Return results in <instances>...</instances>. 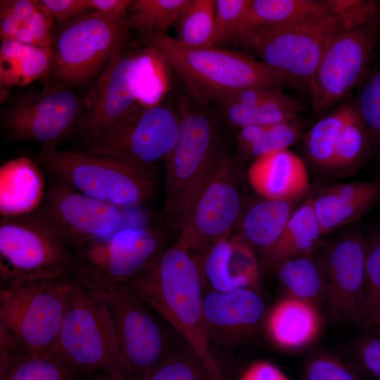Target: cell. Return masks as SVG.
<instances>
[{"label": "cell", "instance_id": "obj_1", "mask_svg": "<svg viewBox=\"0 0 380 380\" xmlns=\"http://www.w3.org/2000/svg\"><path fill=\"white\" fill-rule=\"evenodd\" d=\"M127 284L175 328L213 372L223 377L210 350L203 314L204 282L195 255L175 243Z\"/></svg>", "mask_w": 380, "mask_h": 380}, {"label": "cell", "instance_id": "obj_2", "mask_svg": "<svg viewBox=\"0 0 380 380\" xmlns=\"http://www.w3.org/2000/svg\"><path fill=\"white\" fill-rule=\"evenodd\" d=\"M142 37L145 45L180 75L186 91L205 104H222L248 88L296 85L283 72L245 52L215 46H186L167 34Z\"/></svg>", "mask_w": 380, "mask_h": 380}, {"label": "cell", "instance_id": "obj_3", "mask_svg": "<svg viewBox=\"0 0 380 380\" xmlns=\"http://www.w3.org/2000/svg\"><path fill=\"white\" fill-rule=\"evenodd\" d=\"M161 62L151 47L138 51L118 47L85 97L77 132L89 141L140 108L160 102L163 88L158 70Z\"/></svg>", "mask_w": 380, "mask_h": 380}, {"label": "cell", "instance_id": "obj_4", "mask_svg": "<svg viewBox=\"0 0 380 380\" xmlns=\"http://www.w3.org/2000/svg\"><path fill=\"white\" fill-rule=\"evenodd\" d=\"M72 274L1 286L0 346L8 351H56Z\"/></svg>", "mask_w": 380, "mask_h": 380}, {"label": "cell", "instance_id": "obj_5", "mask_svg": "<svg viewBox=\"0 0 380 380\" xmlns=\"http://www.w3.org/2000/svg\"><path fill=\"white\" fill-rule=\"evenodd\" d=\"M56 351L82 376L102 374L127 379L102 290L84 284L73 274Z\"/></svg>", "mask_w": 380, "mask_h": 380}, {"label": "cell", "instance_id": "obj_6", "mask_svg": "<svg viewBox=\"0 0 380 380\" xmlns=\"http://www.w3.org/2000/svg\"><path fill=\"white\" fill-rule=\"evenodd\" d=\"M179 134L163 162L165 171V214L179 231L185 213L221 146L220 127L208 104L186 91L176 96Z\"/></svg>", "mask_w": 380, "mask_h": 380}, {"label": "cell", "instance_id": "obj_7", "mask_svg": "<svg viewBox=\"0 0 380 380\" xmlns=\"http://www.w3.org/2000/svg\"><path fill=\"white\" fill-rule=\"evenodd\" d=\"M34 158L52 178L121 209L141 204L155 189L156 174L113 157L56 150Z\"/></svg>", "mask_w": 380, "mask_h": 380}, {"label": "cell", "instance_id": "obj_8", "mask_svg": "<svg viewBox=\"0 0 380 380\" xmlns=\"http://www.w3.org/2000/svg\"><path fill=\"white\" fill-rule=\"evenodd\" d=\"M130 30L127 14L92 11L65 23L53 36L51 68L44 86L72 88L86 83L122 46Z\"/></svg>", "mask_w": 380, "mask_h": 380}, {"label": "cell", "instance_id": "obj_9", "mask_svg": "<svg viewBox=\"0 0 380 380\" xmlns=\"http://www.w3.org/2000/svg\"><path fill=\"white\" fill-rule=\"evenodd\" d=\"M85 108V97L71 87L46 85L11 96L1 108V127L10 141H35L41 151L57 150L77 131Z\"/></svg>", "mask_w": 380, "mask_h": 380}, {"label": "cell", "instance_id": "obj_10", "mask_svg": "<svg viewBox=\"0 0 380 380\" xmlns=\"http://www.w3.org/2000/svg\"><path fill=\"white\" fill-rule=\"evenodd\" d=\"M243 208L234 160L221 144L185 213L175 243L191 253L203 252L231 236Z\"/></svg>", "mask_w": 380, "mask_h": 380}, {"label": "cell", "instance_id": "obj_11", "mask_svg": "<svg viewBox=\"0 0 380 380\" xmlns=\"http://www.w3.org/2000/svg\"><path fill=\"white\" fill-rule=\"evenodd\" d=\"M333 14L314 16L274 29L241 34L245 53L289 77L309 84L328 44L341 27Z\"/></svg>", "mask_w": 380, "mask_h": 380}, {"label": "cell", "instance_id": "obj_12", "mask_svg": "<svg viewBox=\"0 0 380 380\" xmlns=\"http://www.w3.org/2000/svg\"><path fill=\"white\" fill-rule=\"evenodd\" d=\"M179 120L175 106L160 101L143 107L89 141L86 153L117 158L156 174L175 148Z\"/></svg>", "mask_w": 380, "mask_h": 380}, {"label": "cell", "instance_id": "obj_13", "mask_svg": "<svg viewBox=\"0 0 380 380\" xmlns=\"http://www.w3.org/2000/svg\"><path fill=\"white\" fill-rule=\"evenodd\" d=\"M74 271L71 249L61 237L25 215L0 221L1 285L55 278Z\"/></svg>", "mask_w": 380, "mask_h": 380}, {"label": "cell", "instance_id": "obj_14", "mask_svg": "<svg viewBox=\"0 0 380 380\" xmlns=\"http://www.w3.org/2000/svg\"><path fill=\"white\" fill-rule=\"evenodd\" d=\"M163 239L151 228L120 229L74 250L73 275L84 284L102 289L127 283L165 248Z\"/></svg>", "mask_w": 380, "mask_h": 380}, {"label": "cell", "instance_id": "obj_15", "mask_svg": "<svg viewBox=\"0 0 380 380\" xmlns=\"http://www.w3.org/2000/svg\"><path fill=\"white\" fill-rule=\"evenodd\" d=\"M379 35L380 18L355 27L341 26L308 84L315 115L334 107L364 80Z\"/></svg>", "mask_w": 380, "mask_h": 380}, {"label": "cell", "instance_id": "obj_16", "mask_svg": "<svg viewBox=\"0 0 380 380\" xmlns=\"http://www.w3.org/2000/svg\"><path fill=\"white\" fill-rule=\"evenodd\" d=\"M122 210L53 178L39 206L25 215L63 239L72 251L88 241L120 230L124 220Z\"/></svg>", "mask_w": 380, "mask_h": 380}, {"label": "cell", "instance_id": "obj_17", "mask_svg": "<svg viewBox=\"0 0 380 380\" xmlns=\"http://www.w3.org/2000/svg\"><path fill=\"white\" fill-rule=\"evenodd\" d=\"M101 290L118 336L127 379L144 380L167 354L164 331L150 307L127 283Z\"/></svg>", "mask_w": 380, "mask_h": 380}, {"label": "cell", "instance_id": "obj_18", "mask_svg": "<svg viewBox=\"0 0 380 380\" xmlns=\"http://www.w3.org/2000/svg\"><path fill=\"white\" fill-rule=\"evenodd\" d=\"M367 239L349 231L335 240L324 256L329 317L336 322L362 324L365 303Z\"/></svg>", "mask_w": 380, "mask_h": 380}, {"label": "cell", "instance_id": "obj_19", "mask_svg": "<svg viewBox=\"0 0 380 380\" xmlns=\"http://www.w3.org/2000/svg\"><path fill=\"white\" fill-rule=\"evenodd\" d=\"M265 312L260 293L250 288L204 294L203 314L210 341L235 343L256 330Z\"/></svg>", "mask_w": 380, "mask_h": 380}, {"label": "cell", "instance_id": "obj_20", "mask_svg": "<svg viewBox=\"0 0 380 380\" xmlns=\"http://www.w3.org/2000/svg\"><path fill=\"white\" fill-rule=\"evenodd\" d=\"M247 177L253 189L266 199L301 198L310 189L304 162L289 149L255 158L248 170Z\"/></svg>", "mask_w": 380, "mask_h": 380}, {"label": "cell", "instance_id": "obj_21", "mask_svg": "<svg viewBox=\"0 0 380 380\" xmlns=\"http://www.w3.org/2000/svg\"><path fill=\"white\" fill-rule=\"evenodd\" d=\"M322 236L360 218L380 201L376 180L352 182L322 189L310 197Z\"/></svg>", "mask_w": 380, "mask_h": 380}, {"label": "cell", "instance_id": "obj_22", "mask_svg": "<svg viewBox=\"0 0 380 380\" xmlns=\"http://www.w3.org/2000/svg\"><path fill=\"white\" fill-rule=\"evenodd\" d=\"M273 342L286 350H298L319 336L322 319L317 305L288 295L273 306L267 319Z\"/></svg>", "mask_w": 380, "mask_h": 380}, {"label": "cell", "instance_id": "obj_23", "mask_svg": "<svg viewBox=\"0 0 380 380\" xmlns=\"http://www.w3.org/2000/svg\"><path fill=\"white\" fill-rule=\"evenodd\" d=\"M301 198L266 199L243 208L237 235L266 258L283 233Z\"/></svg>", "mask_w": 380, "mask_h": 380}, {"label": "cell", "instance_id": "obj_24", "mask_svg": "<svg viewBox=\"0 0 380 380\" xmlns=\"http://www.w3.org/2000/svg\"><path fill=\"white\" fill-rule=\"evenodd\" d=\"M53 18L40 0H1L0 37L18 43L51 47Z\"/></svg>", "mask_w": 380, "mask_h": 380}, {"label": "cell", "instance_id": "obj_25", "mask_svg": "<svg viewBox=\"0 0 380 380\" xmlns=\"http://www.w3.org/2000/svg\"><path fill=\"white\" fill-rule=\"evenodd\" d=\"M39 164L25 157L1 167V213L3 217L27 214L42 202L45 191Z\"/></svg>", "mask_w": 380, "mask_h": 380}, {"label": "cell", "instance_id": "obj_26", "mask_svg": "<svg viewBox=\"0 0 380 380\" xmlns=\"http://www.w3.org/2000/svg\"><path fill=\"white\" fill-rule=\"evenodd\" d=\"M322 236L310 197L296 209L266 262L275 269L286 260L315 254L323 246Z\"/></svg>", "mask_w": 380, "mask_h": 380}, {"label": "cell", "instance_id": "obj_27", "mask_svg": "<svg viewBox=\"0 0 380 380\" xmlns=\"http://www.w3.org/2000/svg\"><path fill=\"white\" fill-rule=\"evenodd\" d=\"M52 63L51 47L1 39L0 86L10 89L24 87L49 74Z\"/></svg>", "mask_w": 380, "mask_h": 380}, {"label": "cell", "instance_id": "obj_28", "mask_svg": "<svg viewBox=\"0 0 380 380\" xmlns=\"http://www.w3.org/2000/svg\"><path fill=\"white\" fill-rule=\"evenodd\" d=\"M329 13L328 0H251L239 36Z\"/></svg>", "mask_w": 380, "mask_h": 380}, {"label": "cell", "instance_id": "obj_29", "mask_svg": "<svg viewBox=\"0 0 380 380\" xmlns=\"http://www.w3.org/2000/svg\"><path fill=\"white\" fill-rule=\"evenodd\" d=\"M57 351L9 352L0 355V380H80Z\"/></svg>", "mask_w": 380, "mask_h": 380}, {"label": "cell", "instance_id": "obj_30", "mask_svg": "<svg viewBox=\"0 0 380 380\" xmlns=\"http://www.w3.org/2000/svg\"><path fill=\"white\" fill-rule=\"evenodd\" d=\"M279 281L289 296L317 305L325 296L327 276L324 257L315 254L286 260L274 269Z\"/></svg>", "mask_w": 380, "mask_h": 380}, {"label": "cell", "instance_id": "obj_31", "mask_svg": "<svg viewBox=\"0 0 380 380\" xmlns=\"http://www.w3.org/2000/svg\"><path fill=\"white\" fill-rule=\"evenodd\" d=\"M355 108V102L343 103L319 120L302 139L309 161L330 170L338 139Z\"/></svg>", "mask_w": 380, "mask_h": 380}, {"label": "cell", "instance_id": "obj_32", "mask_svg": "<svg viewBox=\"0 0 380 380\" xmlns=\"http://www.w3.org/2000/svg\"><path fill=\"white\" fill-rule=\"evenodd\" d=\"M226 122L232 127L268 126L298 117L303 107L282 90L274 96L253 106L234 103L220 104Z\"/></svg>", "mask_w": 380, "mask_h": 380}, {"label": "cell", "instance_id": "obj_33", "mask_svg": "<svg viewBox=\"0 0 380 380\" xmlns=\"http://www.w3.org/2000/svg\"><path fill=\"white\" fill-rule=\"evenodd\" d=\"M371 137L355 104L337 142L330 170L343 173L364 163L370 152Z\"/></svg>", "mask_w": 380, "mask_h": 380}, {"label": "cell", "instance_id": "obj_34", "mask_svg": "<svg viewBox=\"0 0 380 380\" xmlns=\"http://www.w3.org/2000/svg\"><path fill=\"white\" fill-rule=\"evenodd\" d=\"M190 0H132L127 11L130 29L143 34H167Z\"/></svg>", "mask_w": 380, "mask_h": 380}, {"label": "cell", "instance_id": "obj_35", "mask_svg": "<svg viewBox=\"0 0 380 380\" xmlns=\"http://www.w3.org/2000/svg\"><path fill=\"white\" fill-rule=\"evenodd\" d=\"M215 0H190L175 24V39L191 47L210 46L215 24Z\"/></svg>", "mask_w": 380, "mask_h": 380}, {"label": "cell", "instance_id": "obj_36", "mask_svg": "<svg viewBox=\"0 0 380 380\" xmlns=\"http://www.w3.org/2000/svg\"><path fill=\"white\" fill-rule=\"evenodd\" d=\"M144 380H224L189 348L167 353Z\"/></svg>", "mask_w": 380, "mask_h": 380}, {"label": "cell", "instance_id": "obj_37", "mask_svg": "<svg viewBox=\"0 0 380 380\" xmlns=\"http://www.w3.org/2000/svg\"><path fill=\"white\" fill-rule=\"evenodd\" d=\"M251 0H215V24L210 46L236 42Z\"/></svg>", "mask_w": 380, "mask_h": 380}, {"label": "cell", "instance_id": "obj_38", "mask_svg": "<svg viewBox=\"0 0 380 380\" xmlns=\"http://www.w3.org/2000/svg\"><path fill=\"white\" fill-rule=\"evenodd\" d=\"M232 250L227 260L229 274L238 289L250 288L259 292L261 280L255 250L241 236H230Z\"/></svg>", "mask_w": 380, "mask_h": 380}, {"label": "cell", "instance_id": "obj_39", "mask_svg": "<svg viewBox=\"0 0 380 380\" xmlns=\"http://www.w3.org/2000/svg\"><path fill=\"white\" fill-rule=\"evenodd\" d=\"M303 380H365L351 363L328 353L311 356L305 365Z\"/></svg>", "mask_w": 380, "mask_h": 380}, {"label": "cell", "instance_id": "obj_40", "mask_svg": "<svg viewBox=\"0 0 380 380\" xmlns=\"http://www.w3.org/2000/svg\"><path fill=\"white\" fill-rule=\"evenodd\" d=\"M354 102L372 136L380 140V63L364 78Z\"/></svg>", "mask_w": 380, "mask_h": 380}, {"label": "cell", "instance_id": "obj_41", "mask_svg": "<svg viewBox=\"0 0 380 380\" xmlns=\"http://www.w3.org/2000/svg\"><path fill=\"white\" fill-rule=\"evenodd\" d=\"M303 136V125L298 117L270 125L262 137L253 146L248 158L289 149Z\"/></svg>", "mask_w": 380, "mask_h": 380}, {"label": "cell", "instance_id": "obj_42", "mask_svg": "<svg viewBox=\"0 0 380 380\" xmlns=\"http://www.w3.org/2000/svg\"><path fill=\"white\" fill-rule=\"evenodd\" d=\"M365 326L380 308V234L367 239Z\"/></svg>", "mask_w": 380, "mask_h": 380}, {"label": "cell", "instance_id": "obj_43", "mask_svg": "<svg viewBox=\"0 0 380 380\" xmlns=\"http://www.w3.org/2000/svg\"><path fill=\"white\" fill-rule=\"evenodd\" d=\"M351 362L365 376L380 380V333L367 329L354 344Z\"/></svg>", "mask_w": 380, "mask_h": 380}, {"label": "cell", "instance_id": "obj_44", "mask_svg": "<svg viewBox=\"0 0 380 380\" xmlns=\"http://www.w3.org/2000/svg\"><path fill=\"white\" fill-rule=\"evenodd\" d=\"M331 12L341 19V27L351 28L380 18L379 1L328 0Z\"/></svg>", "mask_w": 380, "mask_h": 380}, {"label": "cell", "instance_id": "obj_45", "mask_svg": "<svg viewBox=\"0 0 380 380\" xmlns=\"http://www.w3.org/2000/svg\"><path fill=\"white\" fill-rule=\"evenodd\" d=\"M46 11L53 19L69 22L90 11L87 0H41Z\"/></svg>", "mask_w": 380, "mask_h": 380}, {"label": "cell", "instance_id": "obj_46", "mask_svg": "<svg viewBox=\"0 0 380 380\" xmlns=\"http://www.w3.org/2000/svg\"><path fill=\"white\" fill-rule=\"evenodd\" d=\"M237 380H291L278 367L260 360L251 364Z\"/></svg>", "mask_w": 380, "mask_h": 380}, {"label": "cell", "instance_id": "obj_47", "mask_svg": "<svg viewBox=\"0 0 380 380\" xmlns=\"http://www.w3.org/2000/svg\"><path fill=\"white\" fill-rule=\"evenodd\" d=\"M281 91V88L273 87L248 88L236 93L223 103H234L245 106H253L274 96Z\"/></svg>", "mask_w": 380, "mask_h": 380}, {"label": "cell", "instance_id": "obj_48", "mask_svg": "<svg viewBox=\"0 0 380 380\" xmlns=\"http://www.w3.org/2000/svg\"><path fill=\"white\" fill-rule=\"evenodd\" d=\"M270 125H248L240 128L236 136L239 159L246 160L253 146L262 137Z\"/></svg>", "mask_w": 380, "mask_h": 380}, {"label": "cell", "instance_id": "obj_49", "mask_svg": "<svg viewBox=\"0 0 380 380\" xmlns=\"http://www.w3.org/2000/svg\"><path fill=\"white\" fill-rule=\"evenodd\" d=\"M132 0H87L89 8L93 11L113 15H125Z\"/></svg>", "mask_w": 380, "mask_h": 380}, {"label": "cell", "instance_id": "obj_50", "mask_svg": "<svg viewBox=\"0 0 380 380\" xmlns=\"http://www.w3.org/2000/svg\"><path fill=\"white\" fill-rule=\"evenodd\" d=\"M365 326L367 329L380 333V308Z\"/></svg>", "mask_w": 380, "mask_h": 380}, {"label": "cell", "instance_id": "obj_51", "mask_svg": "<svg viewBox=\"0 0 380 380\" xmlns=\"http://www.w3.org/2000/svg\"><path fill=\"white\" fill-rule=\"evenodd\" d=\"M80 380H127L125 378H120L114 376H108L102 374H93L88 376H84Z\"/></svg>", "mask_w": 380, "mask_h": 380}, {"label": "cell", "instance_id": "obj_52", "mask_svg": "<svg viewBox=\"0 0 380 380\" xmlns=\"http://www.w3.org/2000/svg\"><path fill=\"white\" fill-rule=\"evenodd\" d=\"M379 170L376 182H378L380 186V153H379Z\"/></svg>", "mask_w": 380, "mask_h": 380}, {"label": "cell", "instance_id": "obj_53", "mask_svg": "<svg viewBox=\"0 0 380 380\" xmlns=\"http://www.w3.org/2000/svg\"><path fill=\"white\" fill-rule=\"evenodd\" d=\"M379 15H380V1H379Z\"/></svg>", "mask_w": 380, "mask_h": 380}]
</instances>
